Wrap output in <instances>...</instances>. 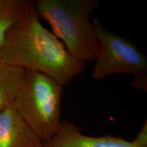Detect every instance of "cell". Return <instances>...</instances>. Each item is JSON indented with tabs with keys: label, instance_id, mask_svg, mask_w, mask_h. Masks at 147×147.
<instances>
[{
	"label": "cell",
	"instance_id": "6da1fadb",
	"mask_svg": "<svg viewBox=\"0 0 147 147\" xmlns=\"http://www.w3.org/2000/svg\"><path fill=\"white\" fill-rule=\"evenodd\" d=\"M0 59L18 68L44 74L62 87L68 86L86 66L42 25L33 1L0 46Z\"/></svg>",
	"mask_w": 147,
	"mask_h": 147
},
{
	"label": "cell",
	"instance_id": "7a4b0ae2",
	"mask_svg": "<svg viewBox=\"0 0 147 147\" xmlns=\"http://www.w3.org/2000/svg\"><path fill=\"white\" fill-rule=\"evenodd\" d=\"M39 18L47 21L53 33L69 53L81 61H95L98 41L90 15L100 0H36Z\"/></svg>",
	"mask_w": 147,
	"mask_h": 147
},
{
	"label": "cell",
	"instance_id": "3957f363",
	"mask_svg": "<svg viewBox=\"0 0 147 147\" xmlns=\"http://www.w3.org/2000/svg\"><path fill=\"white\" fill-rule=\"evenodd\" d=\"M63 87L44 74L27 71L14 105L43 142L60 127Z\"/></svg>",
	"mask_w": 147,
	"mask_h": 147
},
{
	"label": "cell",
	"instance_id": "277c9868",
	"mask_svg": "<svg viewBox=\"0 0 147 147\" xmlns=\"http://www.w3.org/2000/svg\"><path fill=\"white\" fill-rule=\"evenodd\" d=\"M98 53L93 71V78L101 80L116 74L133 75L147 74V59L133 41L110 32L98 18L93 22Z\"/></svg>",
	"mask_w": 147,
	"mask_h": 147
},
{
	"label": "cell",
	"instance_id": "5b68a950",
	"mask_svg": "<svg viewBox=\"0 0 147 147\" xmlns=\"http://www.w3.org/2000/svg\"><path fill=\"white\" fill-rule=\"evenodd\" d=\"M44 147H147V145L136 139L129 141L114 136H89L82 134L81 129L74 123L63 121L57 132L44 142Z\"/></svg>",
	"mask_w": 147,
	"mask_h": 147
},
{
	"label": "cell",
	"instance_id": "8992f818",
	"mask_svg": "<svg viewBox=\"0 0 147 147\" xmlns=\"http://www.w3.org/2000/svg\"><path fill=\"white\" fill-rule=\"evenodd\" d=\"M0 147H44L14 104L0 113Z\"/></svg>",
	"mask_w": 147,
	"mask_h": 147
},
{
	"label": "cell",
	"instance_id": "52a82bcc",
	"mask_svg": "<svg viewBox=\"0 0 147 147\" xmlns=\"http://www.w3.org/2000/svg\"><path fill=\"white\" fill-rule=\"evenodd\" d=\"M26 71L0 59V113L14 103Z\"/></svg>",
	"mask_w": 147,
	"mask_h": 147
},
{
	"label": "cell",
	"instance_id": "ba28073f",
	"mask_svg": "<svg viewBox=\"0 0 147 147\" xmlns=\"http://www.w3.org/2000/svg\"><path fill=\"white\" fill-rule=\"evenodd\" d=\"M27 0H0V46L9 30L25 13Z\"/></svg>",
	"mask_w": 147,
	"mask_h": 147
},
{
	"label": "cell",
	"instance_id": "9c48e42d",
	"mask_svg": "<svg viewBox=\"0 0 147 147\" xmlns=\"http://www.w3.org/2000/svg\"><path fill=\"white\" fill-rule=\"evenodd\" d=\"M131 86L135 89L146 91L147 89V74L136 76L131 82Z\"/></svg>",
	"mask_w": 147,
	"mask_h": 147
}]
</instances>
